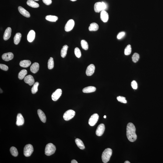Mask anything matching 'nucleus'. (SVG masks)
Here are the masks:
<instances>
[{
	"mask_svg": "<svg viewBox=\"0 0 163 163\" xmlns=\"http://www.w3.org/2000/svg\"><path fill=\"white\" fill-rule=\"evenodd\" d=\"M136 128L133 124L132 123L128 124L127 127L126 135L129 141L134 142L137 139V135L136 134Z\"/></svg>",
	"mask_w": 163,
	"mask_h": 163,
	"instance_id": "f257e3e1",
	"label": "nucleus"
},
{
	"mask_svg": "<svg viewBox=\"0 0 163 163\" xmlns=\"http://www.w3.org/2000/svg\"><path fill=\"white\" fill-rule=\"evenodd\" d=\"M112 150L109 148H108L104 150L103 152L101 158L103 162L104 163H107L109 160L110 157L112 154Z\"/></svg>",
	"mask_w": 163,
	"mask_h": 163,
	"instance_id": "f03ea898",
	"label": "nucleus"
},
{
	"mask_svg": "<svg viewBox=\"0 0 163 163\" xmlns=\"http://www.w3.org/2000/svg\"><path fill=\"white\" fill-rule=\"evenodd\" d=\"M56 150V147L55 145L52 143H49L46 145L45 154L47 156H50L54 154Z\"/></svg>",
	"mask_w": 163,
	"mask_h": 163,
	"instance_id": "7ed1b4c3",
	"label": "nucleus"
},
{
	"mask_svg": "<svg viewBox=\"0 0 163 163\" xmlns=\"http://www.w3.org/2000/svg\"><path fill=\"white\" fill-rule=\"evenodd\" d=\"M106 5L103 2H98L95 3L94 6V9L95 12H100L103 10H105L107 8Z\"/></svg>",
	"mask_w": 163,
	"mask_h": 163,
	"instance_id": "20e7f679",
	"label": "nucleus"
},
{
	"mask_svg": "<svg viewBox=\"0 0 163 163\" xmlns=\"http://www.w3.org/2000/svg\"><path fill=\"white\" fill-rule=\"evenodd\" d=\"M34 151L33 146L30 144L26 145L24 149V154L26 157L31 156Z\"/></svg>",
	"mask_w": 163,
	"mask_h": 163,
	"instance_id": "39448f33",
	"label": "nucleus"
},
{
	"mask_svg": "<svg viewBox=\"0 0 163 163\" xmlns=\"http://www.w3.org/2000/svg\"><path fill=\"white\" fill-rule=\"evenodd\" d=\"M75 112L72 110H69L64 114L63 119L65 121H68L72 119L75 115Z\"/></svg>",
	"mask_w": 163,
	"mask_h": 163,
	"instance_id": "423d86ee",
	"label": "nucleus"
},
{
	"mask_svg": "<svg viewBox=\"0 0 163 163\" xmlns=\"http://www.w3.org/2000/svg\"><path fill=\"white\" fill-rule=\"evenodd\" d=\"M99 116L95 113L91 115L89 120V124L90 126H93L96 125L99 120Z\"/></svg>",
	"mask_w": 163,
	"mask_h": 163,
	"instance_id": "0eeeda50",
	"label": "nucleus"
},
{
	"mask_svg": "<svg viewBox=\"0 0 163 163\" xmlns=\"http://www.w3.org/2000/svg\"><path fill=\"white\" fill-rule=\"evenodd\" d=\"M75 25L74 21L72 19H70L66 23L65 27V30L66 32H69L72 30Z\"/></svg>",
	"mask_w": 163,
	"mask_h": 163,
	"instance_id": "6e6552de",
	"label": "nucleus"
},
{
	"mask_svg": "<svg viewBox=\"0 0 163 163\" xmlns=\"http://www.w3.org/2000/svg\"><path fill=\"white\" fill-rule=\"evenodd\" d=\"M62 94V90L61 89H57L53 93L51 98L53 101H56L61 97Z\"/></svg>",
	"mask_w": 163,
	"mask_h": 163,
	"instance_id": "1a4fd4ad",
	"label": "nucleus"
},
{
	"mask_svg": "<svg viewBox=\"0 0 163 163\" xmlns=\"http://www.w3.org/2000/svg\"><path fill=\"white\" fill-rule=\"evenodd\" d=\"M105 126L103 124H101L98 127L96 131V134L97 136H101L103 134L105 130Z\"/></svg>",
	"mask_w": 163,
	"mask_h": 163,
	"instance_id": "9d476101",
	"label": "nucleus"
},
{
	"mask_svg": "<svg viewBox=\"0 0 163 163\" xmlns=\"http://www.w3.org/2000/svg\"><path fill=\"white\" fill-rule=\"evenodd\" d=\"M25 82L28 84L29 86H32L35 83V80L33 76L31 75L26 76L24 78Z\"/></svg>",
	"mask_w": 163,
	"mask_h": 163,
	"instance_id": "9b49d317",
	"label": "nucleus"
},
{
	"mask_svg": "<svg viewBox=\"0 0 163 163\" xmlns=\"http://www.w3.org/2000/svg\"><path fill=\"white\" fill-rule=\"evenodd\" d=\"M95 67L93 64H91L88 66L86 71V74L87 76H91L94 72Z\"/></svg>",
	"mask_w": 163,
	"mask_h": 163,
	"instance_id": "f8f14e48",
	"label": "nucleus"
},
{
	"mask_svg": "<svg viewBox=\"0 0 163 163\" xmlns=\"http://www.w3.org/2000/svg\"><path fill=\"white\" fill-rule=\"evenodd\" d=\"M24 119L20 113L18 114L16 119V125L18 126H22L24 123Z\"/></svg>",
	"mask_w": 163,
	"mask_h": 163,
	"instance_id": "ddd939ff",
	"label": "nucleus"
},
{
	"mask_svg": "<svg viewBox=\"0 0 163 163\" xmlns=\"http://www.w3.org/2000/svg\"><path fill=\"white\" fill-rule=\"evenodd\" d=\"M14 57V55L12 52H8L3 54L2 56V58L4 61H8L12 60Z\"/></svg>",
	"mask_w": 163,
	"mask_h": 163,
	"instance_id": "4468645a",
	"label": "nucleus"
},
{
	"mask_svg": "<svg viewBox=\"0 0 163 163\" xmlns=\"http://www.w3.org/2000/svg\"><path fill=\"white\" fill-rule=\"evenodd\" d=\"M100 18L103 22H106L109 20L108 14L105 10L101 11L100 13Z\"/></svg>",
	"mask_w": 163,
	"mask_h": 163,
	"instance_id": "2eb2a0df",
	"label": "nucleus"
},
{
	"mask_svg": "<svg viewBox=\"0 0 163 163\" xmlns=\"http://www.w3.org/2000/svg\"><path fill=\"white\" fill-rule=\"evenodd\" d=\"M12 29L11 27H8L5 31L3 35V38L5 41H7L10 38L11 36Z\"/></svg>",
	"mask_w": 163,
	"mask_h": 163,
	"instance_id": "dca6fc26",
	"label": "nucleus"
},
{
	"mask_svg": "<svg viewBox=\"0 0 163 163\" xmlns=\"http://www.w3.org/2000/svg\"><path fill=\"white\" fill-rule=\"evenodd\" d=\"M36 36V33L33 30H31L27 36V40L28 42H31L34 40Z\"/></svg>",
	"mask_w": 163,
	"mask_h": 163,
	"instance_id": "f3484780",
	"label": "nucleus"
},
{
	"mask_svg": "<svg viewBox=\"0 0 163 163\" xmlns=\"http://www.w3.org/2000/svg\"><path fill=\"white\" fill-rule=\"evenodd\" d=\"M18 10L20 13L24 16L26 17L29 18L30 17L29 12L21 6L18 7Z\"/></svg>",
	"mask_w": 163,
	"mask_h": 163,
	"instance_id": "a211bd4d",
	"label": "nucleus"
},
{
	"mask_svg": "<svg viewBox=\"0 0 163 163\" xmlns=\"http://www.w3.org/2000/svg\"><path fill=\"white\" fill-rule=\"evenodd\" d=\"M39 65L37 63L35 62L31 65L30 70L31 72L36 73L38 72L39 70Z\"/></svg>",
	"mask_w": 163,
	"mask_h": 163,
	"instance_id": "6ab92c4d",
	"label": "nucleus"
},
{
	"mask_svg": "<svg viewBox=\"0 0 163 163\" xmlns=\"http://www.w3.org/2000/svg\"><path fill=\"white\" fill-rule=\"evenodd\" d=\"M37 114L38 115L39 117L40 118L41 121L43 122L44 123H45L46 120V117L45 115L42 110L41 109L38 110H37Z\"/></svg>",
	"mask_w": 163,
	"mask_h": 163,
	"instance_id": "aec40b11",
	"label": "nucleus"
},
{
	"mask_svg": "<svg viewBox=\"0 0 163 163\" xmlns=\"http://www.w3.org/2000/svg\"><path fill=\"white\" fill-rule=\"evenodd\" d=\"M96 90V87L93 86H89L84 88L82 90V91L85 93H90L95 92Z\"/></svg>",
	"mask_w": 163,
	"mask_h": 163,
	"instance_id": "412c9836",
	"label": "nucleus"
},
{
	"mask_svg": "<svg viewBox=\"0 0 163 163\" xmlns=\"http://www.w3.org/2000/svg\"><path fill=\"white\" fill-rule=\"evenodd\" d=\"M31 61L29 60H24L20 61L19 65L21 67L27 68L29 67L31 64Z\"/></svg>",
	"mask_w": 163,
	"mask_h": 163,
	"instance_id": "4be33fe9",
	"label": "nucleus"
},
{
	"mask_svg": "<svg viewBox=\"0 0 163 163\" xmlns=\"http://www.w3.org/2000/svg\"><path fill=\"white\" fill-rule=\"evenodd\" d=\"M22 34L20 33H16L14 38V42L15 44L18 45L20 41Z\"/></svg>",
	"mask_w": 163,
	"mask_h": 163,
	"instance_id": "5701e85b",
	"label": "nucleus"
},
{
	"mask_svg": "<svg viewBox=\"0 0 163 163\" xmlns=\"http://www.w3.org/2000/svg\"><path fill=\"white\" fill-rule=\"evenodd\" d=\"M27 4L28 6L32 8H37L39 7V4L33 0H28Z\"/></svg>",
	"mask_w": 163,
	"mask_h": 163,
	"instance_id": "b1692460",
	"label": "nucleus"
},
{
	"mask_svg": "<svg viewBox=\"0 0 163 163\" xmlns=\"http://www.w3.org/2000/svg\"><path fill=\"white\" fill-rule=\"evenodd\" d=\"M75 143L78 147L81 150H83L85 148V146L83 142L81 140L78 138H76L75 140Z\"/></svg>",
	"mask_w": 163,
	"mask_h": 163,
	"instance_id": "393cba45",
	"label": "nucleus"
},
{
	"mask_svg": "<svg viewBox=\"0 0 163 163\" xmlns=\"http://www.w3.org/2000/svg\"><path fill=\"white\" fill-rule=\"evenodd\" d=\"M99 28V25L96 23H92L90 24L89 29L90 31H96Z\"/></svg>",
	"mask_w": 163,
	"mask_h": 163,
	"instance_id": "a878e982",
	"label": "nucleus"
},
{
	"mask_svg": "<svg viewBox=\"0 0 163 163\" xmlns=\"http://www.w3.org/2000/svg\"><path fill=\"white\" fill-rule=\"evenodd\" d=\"M68 47L67 45H65L63 46V48L61 49V55L63 58H64L66 57L68 49Z\"/></svg>",
	"mask_w": 163,
	"mask_h": 163,
	"instance_id": "bb28decb",
	"label": "nucleus"
},
{
	"mask_svg": "<svg viewBox=\"0 0 163 163\" xmlns=\"http://www.w3.org/2000/svg\"><path fill=\"white\" fill-rule=\"evenodd\" d=\"M27 71L25 69L21 71L18 74V78L19 80H22L25 78V76L27 74Z\"/></svg>",
	"mask_w": 163,
	"mask_h": 163,
	"instance_id": "cd10ccee",
	"label": "nucleus"
},
{
	"mask_svg": "<svg viewBox=\"0 0 163 163\" xmlns=\"http://www.w3.org/2000/svg\"><path fill=\"white\" fill-rule=\"evenodd\" d=\"M45 19L47 20L50 22H55L58 19V17L54 16L48 15L46 16Z\"/></svg>",
	"mask_w": 163,
	"mask_h": 163,
	"instance_id": "c85d7f7f",
	"label": "nucleus"
},
{
	"mask_svg": "<svg viewBox=\"0 0 163 163\" xmlns=\"http://www.w3.org/2000/svg\"><path fill=\"white\" fill-rule=\"evenodd\" d=\"M39 85V83L36 82L34 84L33 86L31 89V91L32 94L36 93L38 91V87Z\"/></svg>",
	"mask_w": 163,
	"mask_h": 163,
	"instance_id": "c756f323",
	"label": "nucleus"
},
{
	"mask_svg": "<svg viewBox=\"0 0 163 163\" xmlns=\"http://www.w3.org/2000/svg\"><path fill=\"white\" fill-rule=\"evenodd\" d=\"M10 152L11 154L14 156H17L18 155V152L17 149L15 147L12 146L10 148Z\"/></svg>",
	"mask_w": 163,
	"mask_h": 163,
	"instance_id": "7c9ffc66",
	"label": "nucleus"
},
{
	"mask_svg": "<svg viewBox=\"0 0 163 163\" xmlns=\"http://www.w3.org/2000/svg\"><path fill=\"white\" fill-rule=\"evenodd\" d=\"M54 63L53 58L52 57H50L49 59L48 62V68L49 69H52L54 67Z\"/></svg>",
	"mask_w": 163,
	"mask_h": 163,
	"instance_id": "2f4dec72",
	"label": "nucleus"
},
{
	"mask_svg": "<svg viewBox=\"0 0 163 163\" xmlns=\"http://www.w3.org/2000/svg\"><path fill=\"white\" fill-rule=\"evenodd\" d=\"M81 44L82 47L83 49L85 50H87L89 48V45L87 41L84 40L81 41Z\"/></svg>",
	"mask_w": 163,
	"mask_h": 163,
	"instance_id": "473e14b6",
	"label": "nucleus"
},
{
	"mask_svg": "<svg viewBox=\"0 0 163 163\" xmlns=\"http://www.w3.org/2000/svg\"><path fill=\"white\" fill-rule=\"evenodd\" d=\"M131 47L130 45H127L125 50V54L126 55H128L131 54Z\"/></svg>",
	"mask_w": 163,
	"mask_h": 163,
	"instance_id": "72a5a7b5",
	"label": "nucleus"
},
{
	"mask_svg": "<svg viewBox=\"0 0 163 163\" xmlns=\"http://www.w3.org/2000/svg\"><path fill=\"white\" fill-rule=\"evenodd\" d=\"M139 58H140V56L139 54L136 53L134 54L132 58V61L134 63L137 62L138 61Z\"/></svg>",
	"mask_w": 163,
	"mask_h": 163,
	"instance_id": "f704fd0d",
	"label": "nucleus"
},
{
	"mask_svg": "<svg viewBox=\"0 0 163 163\" xmlns=\"http://www.w3.org/2000/svg\"><path fill=\"white\" fill-rule=\"evenodd\" d=\"M74 53L76 57L78 58H80L81 57V51L78 47H76L75 49Z\"/></svg>",
	"mask_w": 163,
	"mask_h": 163,
	"instance_id": "c9c22d12",
	"label": "nucleus"
},
{
	"mask_svg": "<svg viewBox=\"0 0 163 163\" xmlns=\"http://www.w3.org/2000/svg\"><path fill=\"white\" fill-rule=\"evenodd\" d=\"M118 101L124 103H126L127 101L126 100V98L123 96H119L117 98Z\"/></svg>",
	"mask_w": 163,
	"mask_h": 163,
	"instance_id": "e433bc0d",
	"label": "nucleus"
},
{
	"mask_svg": "<svg viewBox=\"0 0 163 163\" xmlns=\"http://www.w3.org/2000/svg\"><path fill=\"white\" fill-rule=\"evenodd\" d=\"M131 86L134 90H136L137 88V84L136 81H134L132 82Z\"/></svg>",
	"mask_w": 163,
	"mask_h": 163,
	"instance_id": "4c0bfd02",
	"label": "nucleus"
},
{
	"mask_svg": "<svg viewBox=\"0 0 163 163\" xmlns=\"http://www.w3.org/2000/svg\"><path fill=\"white\" fill-rule=\"evenodd\" d=\"M125 33L124 32H120L118 34L117 38L118 39H120L124 37L125 36Z\"/></svg>",
	"mask_w": 163,
	"mask_h": 163,
	"instance_id": "58836bf2",
	"label": "nucleus"
},
{
	"mask_svg": "<svg viewBox=\"0 0 163 163\" xmlns=\"http://www.w3.org/2000/svg\"><path fill=\"white\" fill-rule=\"evenodd\" d=\"M0 68L1 69L4 70V71H8L9 69L8 66H7V65L5 64H0Z\"/></svg>",
	"mask_w": 163,
	"mask_h": 163,
	"instance_id": "ea45409f",
	"label": "nucleus"
},
{
	"mask_svg": "<svg viewBox=\"0 0 163 163\" xmlns=\"http://www.w3.org/2000/svg\"><path fill=\"white\" fill-rule=\"evenodd\" d=\"M43 1L45 4L49 5L52 3V0H43Z\"/></svg>",
	"mask_w": 163,
	"mask_h": 163,
	"instance_id": "a19ab883",
	"label": "nucleus"
},
{
	"mask_svg": "<svg viewBox=\"0 0 163 163\" xmlns=\"http://www.w3.org/2000/svg\"><path fill=\"white\" fill-rule=\"evenodd\" d=\"M71 163H78L77 161L75 160H72L71 162Z\"/></svg>",
	"mask_w": 163,
	"mask_h": 163,
	"instance_id": "79ce46f5",
	"label": "nucleus"
},
{
	"mask_svg": "<svg viewBox=\"0 0 163 163\" xmlns=\"http://www.w3.org/2000/svg\"><path fill=\"white\" fill-rule=\"evenodd\" d=\"M130 163V162H129L128 161H125V163Z\"/></svg>",
	"mask_w": 163,
	"mask_h": 163,
	"instance_id": "37998d69",
	"label": "nucleus"
},
{
	"mask_svg": "<svg viewBox=\"0 0 163 163\" xmlns=\"http://www.w3.org/2000/svg\"><path fill=\"white\" fill-rule=\"evenodd\" d=\"M0 93H2L3 92V91H2V89H0Z\"/></svg>",
	"mask_w": 163,
	"mask_h": 163,
	"instance_id": "c03bdc74",
	"label": "nucleus"
},
{
	"mask_svg": "<svg viewBox=\"0 0 163 163\" xmlns=\"http://www.w3.org/2000/svg\"><path fill=\"white\" fill-rule=\"evenodd\" d=\"M104 118H106V115H105V116H104Z\"/></svg>",
	"mask_w": 163,
	"mask_h": 163,
	"instance_id": "a18cd8bd",
	"label": "nucleus"
},
{
	"mask_svg": "<svg viewBox=\"0 0 163 163\" xmlns=\"http://www.w3.org/2000/svg\"><path fill=\"white\" fill-rule=\"evenodd\" d=\"M71 0L72 1H75L77 0Z\"/></svg>",
	"mask_w": 163,
	"mask_h": 163,
	"instance_id": "49530a36",
	"label": "nucleus"
},
{
	"mask_svg": "<svg viewBox=\"0 0 163 163\" xmlns=\"http://www.w3.org/2000/svg\"><path fill=\"white\" fill-rule=\"evenodd\" d=\"M33 0L35 1H38L39 0Z\"/></svg>",
	"mask_w": 163,
	"mask_h": 163,
	"instance_id": "de8ad7c7",
	"label": "nucleus"
}]
</instances>
